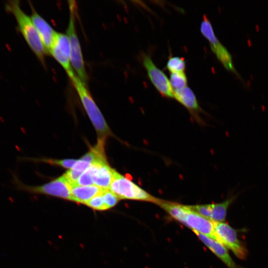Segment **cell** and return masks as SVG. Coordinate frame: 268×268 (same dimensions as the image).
Segmentation results:
<instances>
[{"mask_svg": "<svg viewBox=\"0 0 268 268\" xmlns=\"http://www.w3.org/2000/svg\"><path fill=\"white\" fill-rule=\"evenodd\" d=\"M114 170L109 166L107 161L100 163L93 175L95 185L102 189H108L113 178Z\"/></svg>", "mask_w": 268, "mask_h": 268, "instance_id": "cell-14", "label": "cell"}, {"mask_svg": "<svg viewBox=\"0 0 268 268\" xmlns=\"http://www.w3.org/2000/svg\"><path fill=\"white\" fill-rule=\"evenodd\" d=\"M5 9L14 16L18 31L20 32L30 48L45 67V56L47 55V52L31 17L21 9L20 1H7Z\"/></svg>", "mask_w": 268, "mask_h": 268, "instance_id": "cell-1", "label": "cell"}, {"mask_svg": "<svg viewBox=\"0 0 268 268\" xmlns=\"http://www.w3.org/2000/svg\"><path fill=\"white\" fill-rule=\"evenodd\" d=\"M188 206L192 210L195 211L204 217L210 220V204H197Z\"/></svg>", "mask_w": 268, "mask_h": 268, "instance_id": "cell-22", "label": "cell"}, {"mask_svg": "<svg viewBox=\"0 0 268 268\" xmlns=\"http://www.w3.org/2000/svg\"><path fill=\"white\" fill-rule=\"evenodd\" d=\"M99 164H91L79 177L76 182L75 186H88L93 185L94 184L93 175L97 171Z\"/></svg>", "mask_w": 268, "mask_h": 268, "instance_id": "cell-17", "label": "cell"}, {"mask_svg": "<svg viewBox=\"0 0 268 268\" xmlns=\"http://www.w3.org/2000/svg\"><path fill=\"white\" fill-rule=\"evenodd\" d=\"M69 9V23L67 30L70 48V61L74 71L86 85L88 81L83 55L79 39L76 32L75 16L77 6L75 1H68Z\"/></svg>", "mask_w": 268, "mask_h": 268, "instance_id": "cell-3", "label": "cell"}, {"mask_svg": "<svg viewBox=\"0 0 268 268\" xmlns=\"http://www.w3.org/2000/svg\"><path fill=\"white\" fill-rule=\"evenodd\" d=\"M48 163L52 165L60 166L65 168H71L77 161V160L67 159L63 160L44 159H41V161Z\"/></svg>", "mask_w": 268, "mask_h": 268, "instance_id": "cell-23", "label": "cell"}, {"mask_svg": "<svg viewBox=\"0 0 268 268\" xmlns=\"http://www.w3.org/2000/svg\"><path fill=\"white\" fill-rule=\"evenodd\" d=\"M91 164L88 162L81 160V159L77 160L73 167L71 168L74 170L83 173L87 169H88Z\"/></svg>", "mask_w": 268, "mask_h": 268, "instance_id": "cell-24", "label": "cell"}, {"mask_svg": "<svg viewBox=\"0 0 268 268\" xmlns=\"http://www.w3.org/2000/svg\"><path fill=\"white\" fill-rule=\"evenodd\" d=\"M174 94V98L190 111L196 112L200 110L197 98L189 87L175 91Z\"/></svg>", "mask_w": 268, "mask_h": 268, "instance_id": "cell-15", "label": "cell"}, {"mask_svg": "<svg viewBox=\"0 0 268 268\" xmlns=\"http://www.w3.org/2000/svg\"><path fill=\"white\" fill-rule=\"evenodd\" d=\"M142 61L150 80L157 91L165 97L174 98V90L166 74L155 66L150 56L143 54Z\"/></svg>", "mask_w": 268, "mask_h": 268, "instance_id": "cell-7", "label": "cell"}, {"mask_svg": "<svg viewBox=\"0 0 268 268\" xmlns=\"http://www.w3.org/2000/svg\"><path fill=\"white\" fill-rule=\"evenodd\" d=\"M199 239L228 268H240L228 253L227 249L217 241L198 232Z\"/></svg>", "mask_w": 268, "mask_h": 268, "instance_id": "cell-11", "label": "cell"}, {"mask_svg": "<svg viewBox=\"0 0 268 268\" xmlns=\"http://www.w3.org/2000/svg\"><path fill=\"white\" fill-rule=\"evenodd\" d=\"M206 39L209 43L212 51L224 67L228 70L235 72L231 55L226 48L220 43L215 35H211Z\"/></svg>", "mask_w": 268, "mask_h": 268, "instance_id": "cell-12", "label": "cell"}, {"mask_svg": "<svg viewBox=\"0 0 268 268\" xmlns=\"http://www.w3.org/2000/svg\"><path fill=\"white\" fill-rule=\"evenodd\" d=\"M50 55L61 65L68 77L75 73L70 61V48L67 34L57 32Z\"/></svg>", "mask_w": 268, "mask_h": 268, "instance_id": "cell-8", "label": "cell"}, {"mask_svg": "<svg viewBox=\"0 0 268 268\" xmlns=\"http://www.w3.org/2000/svg\"><path fill=\"white\" fill-rule=\"evenodd\" d=\"M239 195V193L232 195L222 202L211 203L210 220L214 222H224L229 206L237 199Z\"/></svg>", "mask_w": 268, "mask_h": 268, "instance_id": "cell-16", "label": "cell"}, {"mask_svg": "<svg viewBox=\"0 0 268 268\" xmlns=\"http://www.w3.org/2000/svg\"><path fill=\"white\" fill-rule=\"evenodd\" d=\"M12 180L13 183L15 184L16 188L18 189L32 193L50 195L73 201L70 193V186L64 175L40 186H29L24 185L14 174Z\"/></svg>", "mask_w": 268, "mask_h": 268, "instance_id": "cell-5", "label": "cell"}, {"mask_svg": "<svg viewBox=\"0 0 268 268\" xmlns=\"http://www.w3.org/2000/svg\"><path fill=\"white\" fill-rule=\"evenodd\" d=\"M169 81L174 91L187 86V78L184 72L171 73Z\"/></svg>", "mask_w": 268, "mask_h": 268, "instance_id": "cell-18", "label": "cell"}, {"mask_svg": "<svg viewBox=\"0 0 268 268\" xmlns=\"http://www.w3.org/2000/svg\"><path fill=\"white\" fill-rule=\"evenodd\" d=\"M76 90L82 104L95 128L99 139H105L111 134L102 114L92 98L87 85L76 73L69 77Z\"/></svg>", "mask_w": 268, "mask_h": 268, "instance_id": "cell-2", "label": "cell"}, {"mask_svg": "<svg viewBox=\"0 0 268 268\" xmlns=\"http://www.w3.org/2000/svg\"><path fill=\"white\" fill-rule=\"evenodd\" d=\"M214 228L218 242L231 250L239 259H244L246 258L247 250L239 240L235 229L224 222H214Z\"/></svg>", "mask_w": 268, "mask_h": 268, "instance_id": "cell-6", "label": "cell"}, {"mask_svg": "<svg viewBox=\"0 0 268 268\" xmlns=\"http://www.w3.org/2000/svg\"><path fill=\"white\" fill-rule=\"evenodd\" d=\"M182 224L198 232L216 240L214 222L192 210L188 205ZM217 241V240H216Z\"/></svg>", "mask_w": 268, "mask_h": 268, "instance_id": "cell-9", "label": "cell"}, {"mask_svg": "<svg viewBox=\"0 0 268 268\" xmlns=\"http://www.w3.org/2000/svg\"><path fill=\"white\" fill-rule=\"evenodd\" d=\"M186 67L185 60L179 57H171L168 59L166 67L171 73L184 72Z\"/></svg>", "mask_w": 268, "mask_h": 268, "instance_id": "cell-19", "label": "cell"}, {"mask_svg": "<svg viewBox=\"0 0 268 268\" xmlns=\"http://www.w3.org/2000/svg\"><path fill=\"white\" fill-rule=\"evenodd\" d=\"M102 195L108 209L115 206L120 200L117 195L109 189H104Z\"/></svg>", "mask_w": 268, "mask_h": 268, "instance_id": "cell-21", "label": "cell"}, {"mask_svg": "<svg viewBox=\"0 0 268 268\" xmlns=\"http://www.w3.org/2000/svg\"><path fill=\"white\" fill-rule=\"evenodd\" d=\"M109 189L120 199L144 201L155 204L159 200L115 170Z\"/></svg>", "mask_w": 268, "mask_h": 268, "instance_id": "cell-4", "label": "cell"}, {"mask_svg": "<svg viewBox=\"0 0 268 268\" xmlns=\"http://www.w3.org/2000/svg\"><path fill=\"white\" fill-rule=\"evenodd\" d=\"M70 193L74 202L85 203L92 198L102 193L104 189L95 185L88 186H70Z\"/></svg>", "mask_w": 268, "mask_h": 268, "instance_id": "cell-13", "label": "cell"}, {"mask_svg": "<svg viewBox=\"0 0 268 268\" xmlns=\"http://www.w3.org/2000/svg\"><path fill=\"white\" fill-rule=\"evenodd\" d=\"M102 192L92 198L85 203V205L95 210H108L102 195Z\"/></svg>", "mask_w": 268, "mask_h": 268, "instance_id": "cell-20", "label": "cell"}, {"mask_svg": "<svg viewBox=\"0 0 268 268\" xmlns=\"http://www.w3.org/2000/svg\"><path fill=\"white\" fill-rule=\"evenodd\" d=\"M29 4L31 10V18L37 30L47 55H49L57 32L38 13L30 1H29Z\"/></svg>", "mask_w": 268, "mask_h": 268, "instance_id": "cell-10", "label": "cell"}]
</instances>
